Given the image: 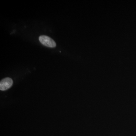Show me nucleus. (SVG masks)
Segmentation results:
<instances>
[{
    "label": "nucleus",
    "mask_w": 136,
    "mask_h": 136,
    "mask_svg": "<svg viewBox=\"0 0 136 136\" xmlns=\"http://www.w3.org/2000/svg\"><path fill=\"white\" fill-rule=\"evenodd\" d=\"M39 40L43 45L50 48H55L57 46L55 41L49 37L41 35L39 38Z\"/></svg>",
    "instance_id": "obj_1"
},
{
    "label": "nucleus",
    "mask_w": 136,
    "mask_h": 136,
    "mask_svg": "<svg viewBox=\"0 0 136 136\" xmlns=\"http://www.w3.org/2000/svg\"><path fill=\"white\" fill-rule=\"evenodd\" d=\"M12 84L13 80L11 78H5L0 82V90L2 91L7 90L11 87Z\"/></svg>",
    "instance_id": "obj_2"
}]
</instances>
